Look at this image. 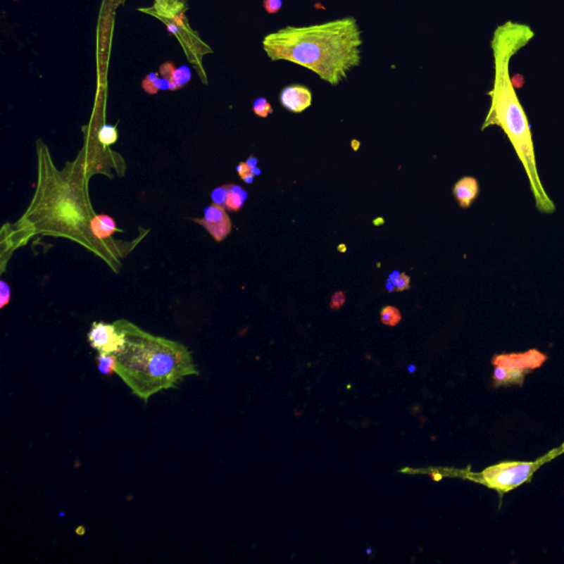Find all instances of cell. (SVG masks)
Instances as JSON below:
<instances>
[{
  "label": "cell",
  "mask_w": 564,
  "mask_h": 564,
  "mask_svg": "<svg viewBox=\"0 0 564 564\" xmlns=\"http://www.w3.org/2000/svg\"><path fill=\"white\" fill-rule=\"evenodd\" d=\"M534 31L526 23L507 21L499 25L491 40L494 58L493 87L487 93L491 106L482 130L497 126L505 132L524 167L538 211L553 214L556 204L544 190L537 167L534 140L528 118L510 77L511 58L534 39Z\"/></svg>",
  "instance_id": "6da1fadb"
},
{
  "label": "cell",
  "mask_w": 564,
  "mask_h": 564,
  "mask_svg": "<svg viewBox=\"0 0 564 564\" xmlns=\"http://www.w3.org/2000/svg\"><path fill=\"white\" fill-rule=\"evenodd\" d=\"M362 30L354 17L318 25H287L269 33L263 48L271 61L303 66L337 87L362 62Z\"/></svg>",
  "instance_id": "7a4b0ae2"
},
{
  "label": "cell",
  "mask_w": 564,
  "mask_h": 564,
  "mask_svg": "<svg viewBox=\"0 0 564 564\" xmlns=\"http://www.w3.org/2000/svg\"><path fill=\"white\" fill-rule=\"evenodd\" d=\"M118 322L126 341L115 354L116 374L144 403L162 390L177 387L187 376L199 375L192 353L184 345L149 334L125 320Z\"/></svg>",
  "instance_id": "3957f363"
},
{
  "label": "cell",
  "mask_w": 564,
  "mask_h": 564,
  "mask_svg": "<svg viewBox=\"0 0 564 564\" xmlns=\"http://www.w3.org/2000/svg\"><path fill=\"white\" fill-rule=\"evenodd\" d=\"M564 453V443L559 448L553 449L546 456H541L534 462H517V460H507L501 462L495 465L486 468L481 473L475 474V480L478 483L483 484L486 487L494 489L503 496L509 491H514L517 487L532 482L534 473L542 465L554 460Z\"/></svg>",
  "instance_id": "277c9868"
},
{
  "label": "cell",
  "mask_w": 564,
  "mask_h": 564,
  "mask_svg": "<svg viewBox=\"0 0 564 564\" xmlns=\"http://www.w3.org/2000/svg\"><path fill=\"white\" fill-rule=\"evenodd\" d=\"M89 344L99 354H116L124 346L126 334L119 322H94L87 334Z\"/></svg>",
  "instance_id": "5b68a950"
},
{
  "label": "cell",
  "mask_w": 564,
  "mask_h": 564,
  "mask_svg": "<svg viewBox=\"0 0 564 564\" xmlns=\"http://www.w3.org/2000/svg\"><path fill=\"white\" fill-rule=\"evenodd\" d=\"M194 222L208 230L218 243L223 242L232 232V220L223 205H208L204 208V218H195Z\"/></svg>",
  "instance_id": "8992f818"
},
{
  "label": "cell",
  "mask_w": 564,
  "mask_h": 564,
  "mask_svg": "<svg viewBox=\"0 0 564 564\" xmlns=\"http://www.w3.org/2000/svg\"><path fill=\"white\" fill-rule=\"evenodd\" d=\"M548 360V356L538 349H529L524 353H510V354H499L493 357L491 364L494 366L511 367L519 370H528L534 372L540 368Z\"/></svg>",
  "instance_id": "52a82bcc"
},
{
  "label": "cell",
  "mask_w": 564,
  "mask_h": 564,
  "mask_svg": "<svg viewBox=\"0 0 564 564\" xmlns=\"http://www.w3.org/2000/svg\"><path fill=\"white\" fill-rule=\"evenodd\" d=\"M279 101L287 111L299 114L311 106L312 93L306 85L292 84L282 89L279 95Z\"/></svg>",
  "instance_id": "ba28073f"
},
{
  "label": "cell",
  "mask_w": 564,
  "mask_h": 564,
  "mask_svg": "<svg viewBox=\"0 0 564 564\" xmlns=\"http://www.w3.org/2000/svg\"><path fill=\"white\" fill-rule=\"evenodd\" d=\"M480 193L478 181L473 177H464L453 187V195L462 208H468L473 204Z\"/></svg>",
  "instance_id": "9c48e42d"
},
{
  "label": "cell",
  "mask_w": 564,
  "mask_h": 564,
  "mask_svg": "<svg viewBox=\"0 0 564 564\" xmlns=\"http://www.w3.org/2000/svg\"><path fill=\"white\" fill-rule=\"evenodd\" d=\"M532 370H519L511 367L495 366L493 372L494 388L508 387V386H522L527 375Z\"/></svg>",
  "instance_id": "30bf717a"
},
{
  "label": "cell",
  "mask_w": 564,
  "mask_h": 564,
  "mask_svg": "<svg viewBox=\"0 0 564 564\" xmlns=\"http://www.w3.org/2000/svg\"><path fill=\"white\" fill-rule=\"evenodd\" d=\"M184 3L182 0H155V4L149 9H140L144 13L155 15L158 19H173L182 13Z\"/></svg>",
  "instance_id": "8fae6325"
},
{
  "label": "cell",
  "mask_w": 564,
  "mask_h": 564,
  "mask_svg": "<svg viewBox=\"0 0 564 564\" xmlns=\"http://www.w3.org/2000/svg\"><path fill=\"white\" fill-rule=\"evenodd\" d=\"M91 230L95 237L104 239L116 232L117 224L111 216L99 214L91 220Z\"/></svg>",
  "instance_id": "7c38bea8"
},
{
  "label": "cell",
  "mask_w": 564,
  "mask_h": 564,
  "mask_svg": "<svg viewBox=\"0 0 564 564\" xmlns=\"http://www.w3.org/2000/svg\"><path fill=\"white\" fill-rule=\"evenodd\" d=\"M247 196H249V193L246 192L243 187L239 185L230 184L224 208L230 212H238L243 208Z\"/></svg>",
  "instance_id": "4fadbf2b"
},
{
  "label": "cell",
  "mask_w": 564,
  "mask_h": 564,
  "mask_svg": "<svg viewBox=\"0 0 564 564\" xmlns=\"http://www.w3.org/2000/svg\"><path fill=\"white\" fill-rule=\"evenodd\" d=\"M191 80V70L187 66H180V68H175L173 72V77L170 80L171 82V87L170 91H175V89H181L184 87L185 84L189 83Z\"/></svg>",
  "instance_id": "5bb4252c"
},
{
  "label": "cell",
  "mask_w": 564,
  "mask_h": 564,
  "mask_svg": "<svg viewBox=\"0 0 564 564\" xmlns=\"http://www.w3.org/2000/svg\"><path fill=\"white\" fill-rule=\"evenodd\" d=\"M99 361V370L103 375L116 374L117 370V357L115 354H99L97 357Z\"/></svg>",
  "instance_id": "9a60e30c"
},
{
  "label": "cell",
  "mask_w": 564,
  "mask_h": 564,
  "mask_svg": "<svg viewBox=\"0 0 564 564\" xmlns=\"http://www.w3.org/2000/svg\"><path fill=\"white\" fill-rule=\"evenodd\" d=\"M401 319H403V316H401L399 310L395 306H384V309L380 312V321L384 325H388V327H396L400 323Z\"/></svg>",
  "instance_id": "2e32d148"
},
{
  "label": "cell",
  "mask_w": 564,
  "mask_h": 564,
  "mask_svg": "<svg viewBox=\"0 0 564 564\" xmlns=\"http://www.w3.org/2000/svg\"><path fill=\"white\" fill-rule=\"evenodd\" d=\"M99 139L105 146H111L118 139V132L116 127L104 125L99 132Z\"/></svg>",
  "instance_id": "e0dca14e"
},
{
  "label": "cell",
  "mask_w": 564,
  "mask_h": 564,
  "mask_svg": "<svg viewBox=\"0 0 564 564\" xmlns=\"http://www.w3.org/2000/svg\"><path fill=\"white\" fill-rule=\"evenodd\" d=\"M253 111L257 116L261 117V118H266L273 113L272 106L265 97H258V99H255L253 104Z\"/></svg>",
  "instance_id": "ac0fdd59"
},
{
  "label": "cell",
  "mask_w": 564,
  "mask_h": 564,
  "mask_svg": "<svg viewBox=\"0 0 564 564\" xmlns=\"http://www.w3.org/2000/svg\"><path fill=\"white\" fill-rule=\"evenodd\" d=\"M392 281V286L395 287L397 292H403L410 289V277L406 273H394V276H390Z\"/></svg>",
  "instance_id": "d6986e66"
},
{
  "label": "cell",
  "mask_w": 564,
  "mask_h": 564,
  "mask_svg": "<svg viewBox=\"0 0 564 564\" xmlns=\"http://www.w3.org/2000/svg\"><path fill=\"white\" fill-rule=\"evenodd\" d=\"M236 170H237L238 175L241 177L242 180L245 181V182L249 183V184L253 183L255 175H253V170L249 167L247 162H241V163L237 165V168H236Z\"/></svg>",
  "instance_id": "ffe728a7"
},
{
  "label": "cell",
  "mask_w": 564,
  "mask_h": 564,
  "mask_svg": "<svg viewBox=\"0 0 564 564\" xmlns=\"http://www.w3.org/2000/svg\"><path fill=\"white\" fill-rule=\"evenodd\" d=\"M230 184L223 185V187H216L215 190L213 191L211 194L213 202L215 204L223 205L225 204L226 198H227L228 190H230Z\"/></svg>",
  "instance_id": "44dd1931"
},
{
  "label": "cell",
  "mask_w": 564,
  "mask_h": 564,
  "mask_svg": "<svg viewBox=\"0 0 564 564\" xmlns=\"http://www.w3.org/2000/svg\"><path fill=\"white\" fill-rule=\"evenodd\" d=\"M11 287L8 286L6 281H0V308L4 309L9 301H11Z\"/></svg>",
  "instance_id": "7402d4cb"
},
{
  "label": "cell",
  "mask_w": 564,
  "mask_h": 564,
  "mask_svg": "<svg viewBox=\"0 0 564 564\" xmlns=\"http://www.w3.org/2000/svg\"><path fill=\"white\" fill-rule=\"evenodd\" d=\"M282 6H284L282 0H263V8L266 13H270V15L278 13Z\"/></svg>",
  "instance_id": "603a6c76"
},
{
  "label": "cell",
  "mask_w": 564,
  "mask_h": 564,
  "mask_svg": "<svg viewBox=\"0 0 564 564\" xmlns=\"http://www.w3.org/2000/svg\"><path fill=\"white\" fill-rule=\"evenodd\" d=\"M345 300H346V296H345L344 292H335V294L332 296L331 301H330V308H331L332 310L341 309V306H344Z\"/></svg>",
  "instance_id": "cb8c5ba5"
},
{
  "label": "cell",
  "mask_w": 564,
  "mask_h": 564,
  "mask_svg": "<svg viewBox=\"0 0 564 564\" xmlns=\"http://www.w3.org/2000/svg\"><path fill=\"white\" fill-rule=\"evenodd\" d=\"M175 65H173V63H171V62H167V63L162 64V65L160 66L159 72L160 74H161L162 77H165V79L169 80L170 81L171 77H173V72H175Z\"/></svg>",
  "instance_id": "d4e9b609"
},
{
  "label": "cell",
  "mask_w": 564,
  "mask_h": 564,
  "mask_svg": "<svg viewBox=\"0 0 564 564\" xmlns=\"http://www.w3.org/2000/svg\"><path fill=\"white\" fill-rule=\"evenodd\" d=\"M247 163H249V167L251 168V170H255L257 168V159H256L255 156L251 155L249 157V159L247 160Z\"/></svg>",
  "instance_id": "484cf974"
},
{
  "label": "cell",
  "mask_w": 564,
  "mask_h": 564,
  "mask_svg": "<svg viewBox=\"0 0 564 564\" xmlns=\"http://www.w3.org/2000/svg\"><path fill=\"white\" fill-rule=\"evenodd\" d=\"M352 144H353V149H354L355 151H356V150L360 149V142H356V140H353Z\"/></svg>",
  "instance_id": "4316f807"
},
{
  "label": "cell",
  "mask_w": 564,
  "mask_h": 564,
  "mask_svg": "<svg viewBox=\"0 0 564 564\" xmlns=\"http://www.w3.org/2000/svg\"><path fill=\"white\" fill-rule=\"evenodd\" d=\"M408 370H409V372H411V374H413V372H415V370H417V367H415V365H409V366H408Z\"/></svg>",
  "instance_id": "83f0119b"
},
{
  "label": "cell",
  "mask_w": 564,
  "mask_h": 564,
  "mask_svg": "<svg viewBox=\"0 0 564 564\" xmlns=\"http://www.w3.org/2000/svg\"><path fill=\"white\" fill-rule=\"evenodd\" d=\"M339 249H341V253H344V251H345L344 246H339Z\"/></svg>",
  "instance_id": "f1b7e54d"
},
{
  "label": "cell",
  "mask_w": 564,
  "mask_h": 564,
  "mask_svg": "<svg viewBox=\"0 0 564 564\" xmlns=\"http://www.w3.org/2000/svg\"><path fill=\"white\" fill-rule=\"evenodd\" d=\"M366 552H367V554H372V550H370V549L367 550Z\"/></svg>",
  "instance_id": "f546056e"
}]
</instances>
